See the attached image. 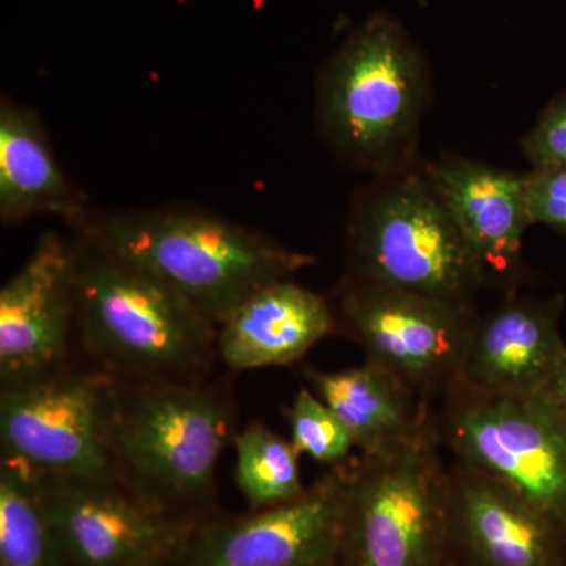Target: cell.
Here are the masks:
<instances>
[{
	"label": "cell",
	"mask_w": 566,
	"mask_h": 566,
	"mask_svg": "<svg viewBox=\"0 0 566 566\" xmlns=\"http://www.w3.org/2000/svg\"><path fill=\"white\" fill-rule=\"evenodd\" d=\"M73 232L81 360L120 381L208 379L218 323L147 268Z\"/></svg>",
	"instance_id": "cell-1"
},
{
	"label": "cell",
	"mask_w": 566,
	"mask_h": 566,
	"mask_svg": "<svg viewBox=\"0 0 566 566\" xmlns=\"http://www.w3.org/2000/svg\"><path fill=\"white\" fill-rule=\"evenodd\" d=\"M76 230L147 268L218 324L264 286L315 262L270 234L186 205L92 211Z\"/></svg>",
	"instance_id": "cell-2"
},
{
	"label": "cell",
	"mask_w": 566,
	"mask_h": 566,
	"mask_svg": "<svg viewBox=\"0 0 566 566\" xmlns=\"http://www.w3.org/2000/svg\"><path fill=\"white\" fill-rule=\"evenodd\" d=\"M430 71L400 22L379 13L324 63L316 117L335 155L375 177L416 166Z\"/></svg>",
	"instance_id": "cell-3"
},
{
	"label": "cell",
	"mask_w": 566,
	"mask_h": 566,
	"mask_svg": "<svg viewBox=\"0 0 566 566\" xmlns=\"http://www.w3.org/2000/svg\"><path fill=\"white\" fill-rule=\"evenodd\" d=\"M232 427V398L208 379L122 381L112 436L115 475L151 504L202 520L212 513Z\"/></svg>",
	"instance_id": "cell-4"
},
{
	"label": "cell",
	"mask_w": 566,
	"mask_h": 566,
	"mask_svg": "<svg viewBox=\"0 0 566 566\" xmlns=\"http://www.w3.org/2000/svg\"><path fill=\"white\" fill-rule=\"evenodd\" d=\"M346 274L476 312L486 289L479 259L417 167L375 177L346 222Z\"/></svg>",
	"instance_id": "cell-5"
},
{
	"label": "cell",
	"mask_w": 566,
	"mask_h": 566,
	"mask_svg": "<svg viewBox=\"0 0 566 566\" xmlns=\"http://www.w3.org/2000/svg\"><path fill=\"white\" fill-rule=\"evenodd\" d=\"M434 427L354 461L337 566H439L450 553V472Z\"/></svg>",
	"instance_id": "cell-6"
},
{
	"label": "cell",
	"mask_w": 566,
	"mask_h": 566,
	"mask_svg": "<svg viewBox=\"0 0 566 566\" xmlns=\"http://www.w3.org/2000/svg\"><path fill=\"white\" fill-rule=\"evenodd\" d=\"M120 379L77 360L63 370L0 390L2 460L29 474L109 480Z\"/></svg>",
	"instance_id": "cell-7"
},
{
	"label": "cell",
	"mask_w": 566,
	"mask_h": 566,
	"mask_svg": "<svg viewBox=\"0 0 566 566\" xmlns=\"http://www.w3.org/2000/svg\"><path fill=\"white\" fill-rule=\"evenodd\" d=\"M433 411L441 447L457 463L501 480L566 532V411L539 397L452 390Z\"/></svg>",
	"instance_id": "cell-8"
},
{
	"label": "cell",
	"mask_w": 566,
	"mask_h": 566,
	"mask_svg": "<svg viewBox=\"0 0 566 566\" xmlns=\"http://www.w3.org/2000/svg\"><path fill=\"white\" fill-rule=\"evenodd\" d=\"M327 300L335 334L427 403L441 401L460 385L476 312L348 275Z\"/></svg>",
	"instance_id": "cell-9"
},
{
	"label": "cell",
	"mask_w": 566,
	"mask_h": 566,
	"mask_svg": "<svg viewBox=\"0 0 566 566\" xmlns=\"http://www.w3.org/2000/svg\"><path fill=\"white\" fill-rule=\"evenodd\" d=\"M354 461L327 469L285 504L202 517L170 566H337Z\"/></svg>",
	"instance_id": "cell-10"
},
{
	"label": "cell",
	"mask_w": 566,
	"mask_h": 566,
	"mask_svg": "<svg viewBox=\"0 0 566 566\" xmlns=\"http://www.w3.org/2000/svg\"><path fill=\"white\" fill-rule=\"evenodd\" d=\"M32 479L63 566H170L200 521L151 504L118 479Z\"/></svg>",
	"instance_id": "cell-11"
},
{
	"label": "cell",
	"mask_w": 566,
	"mask_h": 566,
	"mask_svg": "<svg viewBox=\"0 0 566 566\" xmlns=\"http://www.w3.org/2000/svg\"><path fill=\"white\" fill-rule=\"evenodd\" d=\"M73 238L48 230L0 289V385L35 381L77 363Z\"/></svg>",
	"instance_id": "cell-12"
},
{
	"label": "cell",
	"mask_w": 566,
	"mask_h": 566,
	"mask_svg": "<svg viewBox=\"0 0 566 566\" xmlns=\"http://www.w3.org/2000/svg\"><path fill=\"white\" fill-rule=\"evenodd\" d=\"M450 472V551L465 566H566V532L501 480Z\"/></svg>",
	"instance_id": "cell-13"
},
{
	"label": "cell",
	"mask_w": 566,
	"mask_h": 566,
	"mask_svg": "<svg viewBox=\"0 0 566 566\" xmlns=\"http://www.w3.org/2000/svg\"><path fill=\"white\" fill-rule=\"evenodd\" d=\"M560 296L535 300L505 293L485 315L476 314L457 389L485 397L532 398L566 356Z\"/></svg>",
	"instance_id": "cell-14"
},
{
	"label": "cell",
	"mask_w": 566,
	"mask_h": 566,
	"mask_svg": "<svg viewBox=\"0 0 566 566\" xmlns=\"http://www.w3.org/2000/svg\"><path fill=\"white\" fill-rule=\"evenodd\" d=\"M422 167L479 259L486 289L517 292L523 238L532 226L524 175L458 155H442Z\"/></svg>",
	"instance_id": "cell-15"
},
{
	"label": "cell",
	"mask_w": 566,
	"mask_h": 566,
	"mask_svg": "<svg viewBox=\"0 0 566 566\" xmlns=\"http://www.w3.org/2000/svg\"><path fill=\"white\" fill-rule=\"evenodd\" d=\"M335 334L329 300L289 279L271 283L218 324V353L230 370L282 367Z\"/></svg>",
	"instance_id": "cell-16"
},
{
	"label": "cell",
	"mask_w": 566,
	"mask_h": 566,
	"mask_svg": "<svg viewBox=\"0 0 566 566\" xmlns=\"http://www.w3.org/2000/svg\"><path fill=\"white\" fill-rule=\"evenodd\" d=\"M87 197L71 182L52 151L46 128L31 107L0 99V221L18 226L59 216L76 230L91 216Z\"/></svg>",
	"instance_id": "cell-17"
},
{
	"label": "cell",
	"mask_w": 566,
	"mask_h": 566,
	"mask_svg": "<svg viewBox=\"0 0 566 566\" xmlns=\"http://www.w3.org/2000/svg\"><path fill=\"white\" fill-rule=\"evenodd\" d=\"M305 381L353 436L360 455H376L433 427V409L403 381L367 363L342 371L303 368Z\"/></svg>",
	"instance_id": "cell-18"
},
{
	"label": "cell",
	"mask_w": 566,
	"mask_h": 566,
	"mask_svg": "<svg viewBox=\"0 0 566 566\" xmlns=\"http://www.w3.org/2000/svg\"><path fill=\"white\" fill-rule=\"evenodd\" d=\"M234 480L249 509L285 504L307 490L301 479L300 457L290 439L262 422L248 424L233 438Z\"/></svg>",
	"instance_id": "cell-19"
},
{
	"label": "cell",
	"mask_w": 566,
	"mask_h": 566,
	"mask_svg": "<svg viewBox=\"0 0 566 566\" xmlns=\"http://www.w3.org/2000/svg\"><path fill=\"white\" fill-rule=\"evenodd\" d=\"M0 566H63L35 480L9 460L0 463Z\"/></svg>",
	"instance_id": "cell-20"
},
{
	"label": "cell",
	"mask_w": 566,
	"mask_h": 566,
	"mask_svg": "<svg viewBox=\"0 0 566 566\" xmlns=\"http://www.w3.org/2000/svg\"><path fill=\"white\" fill-rule=\"evenodd\" d=\"M290 441L301 455L311 457L316 463L344 464L352 460L353 436L333 409L323 403L308 387H301L292 408L286 411Z\"/></svg>",
	"instance_id": "cell-21"
},
{
	"label": "cell",
	"mask_w": 566,
	"mask_h": 566,
	"mask_svg": "<svg viewBox=\"0 0 566 566\" xmlns=\"http://www.w3.org/2000/svg\"><path fill=\"white\" fill-rule=\"evenodd\" d=\"M521 150L534 169H566V91L539 112L534 128L521 139Z\"/></svg>",
	"instance_id": "cell-22"
},
{
	"label": "cell",
	"mask_w": 566,
	"mask_h": 566,
	"mask_svg": "<svg viewBox=\"0 0 566 566\" xmlns=\"http://www.w3.org/2000/svg\"><path fill=\"white\" fill-rule=\"evenodd\" d=\"M532 226L543 223L566 234V169L538 167L524 174Z\"/></svg>",
	"instance_id": "cell-23"
},
{
	"label": "cell",
	"mask_w": 566,
	"mask_h": 566,
	"mask_svg": "<svg viewBox=\"0 0 566 566\" xmlns=\"http://www.w3.org/2000/svg\"><path fill=\"white\" fill-rule=\"evenodd\" d=\"M536 397L543 398L547 403L566 411V356L543 392L536 395Z\"/></svg>",
	"instance_id": "cell-24"
},
{
	"label": "cell",
	"mask_w": 566,
	"mask_h": 566,
	"mask_svg": "<svg viewBox=\"0 0 566 566\" xmlns=\"http://www.w3.org/2000/svg\"><path fill=\"white\" fill-rule=\"evenodd\" d=\"M439 566H465L460 558L453 556L452 551H450L449 556L446 557V560L442 562Z\"/></svg>",
	"instance_id": "cell-25"
}]
</instances>
